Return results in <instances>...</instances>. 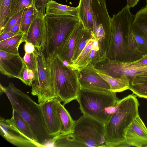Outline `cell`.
Returning a JSON list of instances; mask_svg holds the SVG:
<instances>
[{
  "label": "cell",
  "mask_w": 147,
  "mask_h": 147,
  "mask_svg": "<svg viewBox=\"0 0 147 147\" xmlns=\"http://www.w3.org/2000/svg\"><path fill=\"white\" fill-rule=\"evenodd\" d=\"M93 0H80L78 6L79 19L84 28L92 32L93 27Z\"/></svg>",
  "instance_id": "obj_18"
},
{
  "label": "cell",
  "mask_w": 147,
  "mask_h": 147,
  "mask_svg": "<svg viewBox=\"0 0 147 147\" xmlns=\"http://www.w3.org/2000/svg\"><path fill=\"white\" fill-rule=\"evenodd\" d=\"M36 11L34 6L25 9L22 17V20L30 16L34 15Z\"/></svg>",
  "instance_id": "obj_38"
},
{
  "label": "cell",
  "mask_w": 147,
  "mask_h": 147,
  "mask_svg": "<svg viewBox=\"0 0 147 147\" xmlns=\"http://www.w3.org/2000/svg\"><path fill=\"white\" fill-rule=\"evenodd\" d=\"M139 103L135 95L130 94L119 99L115 112L104 124L107 147L128 146L125 135L128 127L139 115Z\"/></svg>",
  "instance_id": "obj_3"
},
{
  "label": "cell",
  "mask_w": 147,
  "mask_h": 147,
  "mask_svg": "<svg viewBox=\"0 0 147 147\" xmlns=\"http://www.w3.org/2000/svg\"><path fill=\"white\" fill-rule=\"evenodd\" d=\"M25 9L10 18L5 26L2 32H10L13 27L18 20L23 16Z\"/></svg>",
  "instance_id": "obj_34"
},
{
  "label": "cell",
  "mask_w": 147,
  "mask_h": 147,
  "mask_svg": "<svg viewBox=\"0 0 147 147\" xmlns=\"http://www.w3.org/2000/svg\"><path fill=\"white\" fill-rule=\"evenodd\" d=\"M0 92L5 93L11 105L28 124L35 142L40 147L51 144L53 138L46 127L41 105L28 95L16 88L12 82L7 87L0 85Z\"/></svg>",
  "instance_id": "obj_2"
},
{
  "label": "cell",
  "mask_w": 147,
  "mask_h": 147,
  "mask_svg": "<svg viewBox=\"0 0 147 147\" xmlns=\"http://www.w3.org/2000/svg\"><path fill=\"white\" fill-rule=\"evenodd\" d=\"M51 144L55 147H84L71 134L64 135H59L54 137Z\"/></svg>",
  "instance_id": "obj_25"
},
{
  "label": "cell",
  "mask_w": 147,
  "mask_h": 147,
  "mask_svg": "<svg viewBox=\"0 0 147 147\" xmlns=\"http://www.w3.org/2000/svg\"><path fill=\"white\" fill-rule=\"evenodd\" d=\"M35 47V80L32 86L31 93L37 97L38 104L41 105L48 100L57 97L47 66L44 51L41 47Z\"/></svg>",
  "instance_id": "obj_8"
},
{
  "label": "cell",
  "mask_w": 147,
  "mask_h": 147,
  "mask_svg": "<svg viewBox=\"0 0 147 147\" xmlns=\"http://www.w3.org/2000/svg\"><path fill=\"white\" fill-rule=\"evenodd\" d=\"M129 89L139 97L147 99V83L130 84Z\"/></svg>",
  "instance_id": "obj_31"
},
{
  "label": "cell",
  "mask_w": 147,
  "mask_h": 147,
  "mask_svg": "<svg viewBox=\"0 0 147 147\" xmlns=\"http://www.w3.org/2000/svg\"><path fill=\"white\" fill-rule=\"evenodd\" d=\"M59 101H60L57 98H56L49 99L40 105L48 132L53 137L60 134L61 128L57 111Z\"/></svg>",
  "instance_id": "obj_11"
},
{
  "label": "cell",
  "mask_w": 147,
  "mask_h": 147,
  "mask_svg": "<svg viewBox=\"0 0 147 147\" xmlns=\"http://www.w3.org/2000/svg\"><path fill=\"white\" fill-rule=\"evenodd\" d=\"M139 51L143 55L147 54V41L139 35L131 32Z\"/></svg>",
  "instance_id": "obj_32"
},
{
  "label": "cell",
  "mask_w": 147,
  "mask_h": 147,
  "mask_svg": "<svg viewBox=\"0 0 147 147\" xmlns=\"http://www.w3.org/2000/svg\"><path fill=\"white\" fill-rule=\"evenodd\" d=\"M84 28L82 23L80 20L60 46L57 52L62 60L66 61L71 65L74 51Z\"/></svg>",
  "instance_id": "obj_15"
},
{
  "label": "cell",
  "mask_w": 147,
  "mask_h": 147,
  "mask_svg": "<svg viewBox=\"0 0 147 147\" xmlns=\"http://www.w3.org/2000/svg\"><path fill=\"white\" fill-rule=\"evenodd\" d=\"M17 34H15L10 32L2 33L0 34V41H1L13 37Z\"/></svg>",
  "instance_id": "obj_41"
},
{
  "label": "cell",
  "mask_w": 147,
  "mask_h": 147,
  "mask_svg": "<svg viewBox=\"0 0 147 147\" xmlns=\"http://www.w3.org/2000/svg\"><path fill=\"white\" fill-rule=\"evenodd\" d=\"M96 70L112 77L119 78L126 76L130 80L134 76L147 71V66L134 67L127 62H122L109 59L106 57L94 65Z\"/></svg>",
  "instance_id": "obj_9"
},
{
  "label": "cell",
  "mask_w": 147,
  "mask_h": 147,
  "mask_svg": "<svg viewBox=\"0 0 147 147\" xmlns=\"http://www.w3.org/2000/svg\"><path fill=\"white\" fill-rule=\"evenodd\" d=\"M78 80L80 89L112 91L109 84L97 73L94 65L91 64L79 70Z\"/></svg>",
  "instance_id": "obj_10"
},
{
  "label": "cell",
  "mask_w": 147,
  "mask_h": 147,
  "mask_svg": "<svg viewBox=\"0 0 147 147\" xmlns=\"http://www.w3.org/2000/svg\"><path fill=\"white\" fill-rule=\"evenodd\" d=\"M94 37L93 34L91 31L84 28L82 34L74 51L71 59V64L76 60L85 48L89 40Z\"/></svg>",
  "instance_id": "obj_27"
},
{
  "label": "cell",
  "mask_w": 147,
  "mask_h": 147,
  "mask_svg": "<svg viewBox=\"0 0 147 147\" xmlns=\"http://www.w3.org/2000/svg\"><path fill=\"white\" fill-rule=\"evenodd\" d=\"M35 14L32 15L24 19H22L20 28V32L24 33L26 34Z\"/></svg>",
  "instance_id": "obj_37"
},
{
  "label": "cell",
  "mask_w": 147,
  "mask_h": 147,
  "mask_svg": "<svg viewBox=\"0 0 147 147\" xmlns=\"http://www.w3.org/2000/svg\"><path fill=\"white\" fill-rule=\"evenodd\" d=\"M24 64L29 69L35 72L36 62L34 52L32 53H25L22 58Z\"/></svg>",
  "instance_id": "obj_33"
},
{
  "label": "cell",
  "mask_w": 147,
  "mask_h": 147,
  "mask_svg": "<svg viewBox=\"0 0 147 147\" xmlns=\"http://www.w3.org/2000/svg\"><path fill=\"white\" fill-rule=\"evenodd\" d=\"M25 33L20 32L13 37L0 41V50L10 53L19 52L20 46L25 42Z\"/></svg>",
  "instance_id": "obj_23"
},
{
  "label": "cell",
  "mask_w": 147,
  "mask_h": 147,
  "mask_svg": "<svg viewBox=\"0 0 147 147\" xmlns=\"http://www.w3.org/2000/svg\"><path fill=\"white\" fill-rule=\"evenodd\" d=\"M116 92L80 89L76 99L83 115L95 119L105 124L110 116L105 109L115 106L119 100Z\"/></svg>",
  "instance_id": "obj_6"
},
{
  "label": "cell",
  "mask_w": 147,
  "mask_h": 147,
  "mask_svg": "<svg viewBox=\"0 0 147 147\" xmlns=\"http://www.w3.org/2000/svg\"><path fill=\"white\" fill-rule=\"evenodd\" d=\"M102 60L103 58L98 42L94 39L90 54L88 64H91L94 66L97 63Z\"/></svg>",
  "instance_id": "obj_29"
},
{
  "label": "cell",
  "mask_w": 147,
  "mask_h": 147,
  "mask_svg": "<svg viewBox=\"0 0 147 147\" xmlns=\"http://www.w3.org/2000/svg\"><path fill=\"white\" fill-rule=\"evenodd\" d=\"M97 71V73L109 84L112 92L116 93L121 92L129 89L130 79L129 78L123 76L119 78H115Z\"/></svg>",
  "instance_id": "obj_22"
},
{
  "label": "cell",
  "mask_w": 147,
  "mask_h": 147,
  "mask_svg": "<svg viewBox=\"0 0 147 147\" xmlns=\"http://www.w3.org/2000/svg\"><path fill=\"white\" fill-rule=\"evenodd\" d=\"M18 79L26 85L32 86L35 80V72L24 64Z\"/></svg>",
  "instance_id": "obj_30"
},
{
  "label": "cell",
  "mask_w": 147,
  "mask_h": 147,
  "mask_svg": "<svg viewBox=\"0 0 147 147\" xmlns=\"http://www.w3.org/2000/svg\"><path fill=\"white\" fill-rule=\"evenodd\" d=\"M95 38L90 39L85 47L76 60L71 65L76 69L79 70L88 65V61L92 45Z\"/></svg>",
  "instance_id": "obj_24"
},
{
  "label": "cell",
  "mask_w": 147,
  "mask_h": 147,
  "mask_svg": "<svg viewBox=\"0 0 147 147\" xmlns=\"http://www.w3.org/2000/svg\"><path fill=\"white\" fill-rule=\"evenodd\" d=\"M142 83H147V71L135 76L130 80V84Z\"/></svg>",
  "instance_id": "obj_36"
},
{
  "label": "cell",
  "mask_w": 147,
  "mask_h": 147,
  "mask_svg": "<svg viewBox=\"0 0 147 147\" xmlns=\"http://www.w3.org/2000/svg\"><path fill=\"white\" fill-rule=\"evenodd\" d=\"M34 6V0H11L10 18L21 11Z\"/></svg>",
  "instance_id": "obj_28"
},
{
  "label": "cell",
  "mask_w": 147,
  "mask_h": 147,
  "mask_svg": "<svg viewBox=\"0 0 147 147\" xmlns=\"http://www.w3.org/2000/svg\"><path fill=\"white\" fill-rule=\"evenodd\" d=\"M49 0H34V8L36 11L40 12L43 17L46 12L47 3Z\"/></svg>",
  "instance_id": "obj_35"
},
{
  "label": "cell",
  "mask_w": 147,
  "mask_h": 147,
  "mask_svg": "<svg viewBox=\"0 0 147 147\" xmlns=\"http://www.w3.org/2000/svg\"><path fill=\"white\" fill-rule=\"evenodd\" d=\"M11 0H0V33L10 18Z\"/></svg>",
  "instance_id": "obj_26"
},
{
  "label": "cell",
  "mask_w": 147,
  "mask_h": 147,
  "mask_svg": "<svg viewBox=\"0 0 147 147\" xmlns=\"http://www.w3.org/2000/svg\"><path fill=\"white\" fill-rule=\"evenodd\" d=\"M45 14L71 16L79 19L78 6L73 7L62 5L53 0H49L47 3Z\"/></svg>",
  "instance_id": "obj_17"
},
{
  "label": "cell",
  "mask_w": 147,
  "mask_h": 147,
  "mask_svg": "<svg viewBox=\"0 0 147 147\" xmlns=\"http://www.w3.org/2000/svg\"><path fill=\"white\" fill-rule=\"evenodd\" d=\"M146 7L147 8V0H146Z\"/></svg>",
  "instance_id": "obj_45"
},
{
  "label": "cell",
  "mask_w": 147,
  "mask_h": 147,
  "mask_svg": "<svg viewBox=\"0 0 147 147\" xmlns=\"http://www.w3.org/2000/svg\"><path fill=\"white\" fill-rule=\"evenodd\" d=\"M131 32L144 38L147 41V8L143 7L135 15L131 26Z\"/></svg>",
  "instance_id": "obj_19"
},
{
  "label": "cell",
  "mask_w": 147,
  "mask_h": 147,
  "mask_svg": "<svg viewBox=\"0 0 147 147\" xmlns=\"http://www.w3.org/2000/svg\"><path fill=\"white\" fill-rule=\"evenodd\" d=\"M143 147H147V144H145V145H144Z\"/></svg>",
  "instance_id": "obj_44"
},
{
  "label": "cell",
  "mask_w": 147,
  "mask_h": 147,
  "mask_svg": "<svg viewBox=\"0 0 147 147\" xmlns=\"http://www.w3.org/2000/svg\"><path fill=\"white\" fill-rule=\"evenodd\" d=\"M80 19L71 16L45 14L40 47L46 55L57 53L58 50Z\"/></svg>",
  "instance_id": "obj_5"
},
{
  "label": "cell",
  "mask_w": 147,
  "mask_h": 147,
  "mask_svg": "<svg viewBox=\"0 0 147 147\" xmlns=\"http://www.w3.org/2000/svg\"><path fill=\"white\" fill-rule=\"evenodd\" d=\"M135 61L142 67L147 66V54L143 55L141 58Z\"/></svg>",
  "instance_id": "obj_42"
},
{
  "label": "cell",
  "mask_w": 147,
  "mask_h": 147,
  "mask_svg": "<svg viewBox=\"0 0 147 147\" xmlns=\"http://www.w3.org/2000/svg\"><path fill=\"white\" fill-rule=\"evenodd\" d=\"M24 64L19 52L10 53L0 50V71L8 78H19Z\"/></svg>",
  "instance_id": "obj_12"
},
{
  "label": "cell",
  "mask_w": 147,
  "mask_h": 147,
  "mask_svg": "<svg viewBox=\"0 0 147 147\" xmlns=\"http://www.w3.org/2000/svg\"><path fill=\"white\" fill-rule=\"evenodd\" d=\"M24 45V50L26 53H32L34 52L35 47L31 43L27 41L25 42Z\"/></svg>",
  "instance_id": "obj_39"
},
{
  "label": "cell",
  "mask_w": 147,
  "mask_h": 147,
  "mask_svg": "<svg viewBox=\"0 0 147 147\" xmlns=\"http://www.w3.org/2000/svg\"><path fill=\"white\" fill-rule=\"evenodd\" d=\"M59 101L57 111L60 120L61 128L59 135H64L71 133L73 131L75 121L74 120L64 105Z\"/></svg>",
  "instance_id": "obj_21"
},
{
  "label": "cell",
  "mask_w": 147,
  "mask_h": 147,
  "mask_svg": "<svg viewBox=\"0 0 147 147\" xmlns=\"http://www.w3.org/2000/svg\"><path fill=\"white\" fill-rule=\"evenodd\" d=\"M43 26V17L41 13L36 11L26 34L25 42L32 43L35 47H40L41 43Z\"/></svg>",
  "instance_id": "obj_16"
},
{
  "label": "cell",
  "mask_w": 147,
  "mask_h": 147,
  "mask_svg": "<svg viewBox=\"0 0 147 147\" xmlns=\"http://www.w3.org/2000/svg\"><path fill=\"white\" fill-rule=\"evenodd\" d=\"M22 17L20 18L17 21L16 24L12 28L10 32L17 34L20 32V28L22 22Z\"/></svg>",
  "instance_id": "obj_40"
},
{
  "label": "cell",
  "mask_w": 147,
  "mask_h": 147,
  "mask_svg": "<svg viewBox=\"0 0 147 147\" xmlns=\"http://www.w3.org/2000/svg\"><path fill=\"white\" fill-rule=\"evenodd\" d=\"M125 138L128 146L143 147L147 144V128L139 115L134 118L128 127Z\"/></svg>",
  "instance_id": "obj_13"
},
{
  "label": "cell",
  "mask_w": 147,
  "mask_h": 147,
  "mask_svg": "<svg viewBox=\"0 0 147 147\" xmlns=\"http://www.w3.org/2000/svg\"><path fill=\"white\" fill-rule=\"evenodd\" d=\"M7 121L30 140L35 142L32 131L27 122L16 110L12 109L11 118Z\"/></svg>",
  "instance_id": "obj_20"
},
{
  "label": "cell",
  "mask_w": 147,
  "mask_h": 147,
  "mask_svg": "<svg viewBox=\"0 0 147 147\" xmlns=\"http://www.w3.org/2000/svg\"><path fill=\"white\" fill-rule=\"evenodd\" d=\"M127 5L130 8L133 7L137 5L139 0H127Z\"/></svg>",
  "instance_id": "obj_43"
},
{
  "label": "cell",
  "mask_w": 147,
  "mask_h": 147,
  "mask_svg": "<svg viewBox=\"0 0 147 147\" xmlns=\"http://www.w3.org/2000/svg\"><path fill=\"white\" fill-rule=\"evenodd\" d=\"M126 5L111 18V32L106 57L122 62H130L141 58L131 31L134 15Z\"/></svg>",
  "instance_id": "obj_1"
},
{
  "label": "cell",
  "mask_w": 147,
  "mask_h": 147,
  "mask_svg": "<svg viewBox=\"0 0 147 147\" xmlns=\"http://www.w3.org/2000/svg\"><path fill=\"white\" fill-rule=\"evenodd\" d=\"M45 55L57 98L63 102V105L76 100L80 89L79 70L62 60L57 53Z\"/></svg>",
  "instance_id": "obj_4"
},
{
  "label": "cell",
  "mask_w": 147,
  "mask_h": 147,
  "mask_svg": "<svg viewBox=\"0 0 147 147\" xmlns=\"http://www.w3.org/2000/svg\"><path fill=\"white\" fill-rule=\"evenodd\" d=\"M105 129L103 123L83 115L75 121L71 134L84 147H107L105 139Z\"/></svg>",
  "instance_id": "obj_7"
},
{
  "label": "cell",
  "mask_w": 147,
  "mask_h": 147,
  "mask_svg": "<svg viewBox=\"0 0 147 147\" xmlns=\"http://www.w3.org/2000/svg\"><path fill=\"white\" fill-rule=\"evenodd\" d=\"M0 134L5 140L12 144L19 147H40L21 133L9 123L6 119L1 117Z\"/></svg>",
  "instance_id": "obj_14"
}]
</instances>
